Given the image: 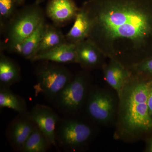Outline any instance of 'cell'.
Instances as JSON below:
<instances>
[{"label":"cell","instance_id":"obj_1","mask_svg":"<svg viewBox=\"0 0 152 152\" xmlns=\"http://www.w3.org/2000/svg\"><path fill=\"white\" fill-rule=\"evenodd\" d=\"M82 7L91 21L88 39L105 56L131 68L152 56V0H88Z\"/></svg>","mask_w":152,"mask_h":152},{"label":"cell","instance_id":"obj_2","mask_svg":"<svg viewBox=\"0 0 152 152\" xmlns=\"http://www.w3.org/2000/svg\"><path fill=\"white\" fill-rule=\"evenodd\" d=\"M150 80L135 74L126 82L119 96L117 135L137 138L152 130L147 99Z\"/></svg>","mask_w":152,"mask_h":152},{"label":"cell","instance_id":"obj_3","mask_svg":"<svg viewBox=\"0 0 152 152\" xmlns=\"http://www.w3.org/2000/svg\"><path fill=\"white\" fill-rule=\"evenodd\" d=\"M44 21L43 11L36 3L17 11L5 28L3 46L10 51L18 53L23 41Z\"/></svg>","mask_w":152,"mask_h":152},{"label":"cell","instance_id":"obj_4","mask_svg":"<svg viewBox=\"0 0 152 152\" xmlns=\"http://www.w3.org/2000/svg\"><path fill=\"white\" fill-rule=\"evenodd\" d=\"M48 62L37 70V83L34 89L36 94L42 95L47 99L53 102L73 78L65 67Z\"/></svg>","mask_w":152,"mask_h":152},{"label":"cell","instance_id":"obj_5","mask_svg":"<svg viewBox=\"0 0 152 152\" xmlns=\"http://www.w3.org/2000/svg\"><path fill=\"white\" fill-rule=\"evenodd\" d=\"M93 134L92 128L88 124L66 117L60 118L57 125L56 141L66 151H73L86 145Z\"/></svg>","mask_w":152,"mask_h":152},{"label":"cell","instance_id":"obj_6","mask_svg":"<svg viewBox=\"0 0 152 152\" xmlns=\"http://www.w3.org/2000/svg\"><path fill=\"white\" fill-rule=\"evenodd\" d=\"M86 77L79 74L72 79L53 102L60 111L66 115H73L78 111L84 103L88 93Z\"/></svg>","mask_w":152,"mask_h":152},{"label":"cell","instance_id":"obj_7","mask_svg":"<svg viewBox=\"0 0 152 152\" xmlns=\"http://www.w3.org/2000/svg\"><path fill=\"white\" fill-rule=\"evenodd\" d=\"M86 111L92 119L101 124L111 121L115 113V102L110 93L95 88L88 95Z\"/></svg>","mask_w":152,"mask_h":152},{"label":"cell","instance_id":"obj_8","mask_svg":"<svg viewBox=\"0 0 152 152\" xmlns=\"http://www.w3.org/2000/svg\"><path fill=\"white\" fill-rule=\"evenodd\" d=\"M28 115L38 129L47 137L52 145L58 150L56 132L60 118L58 114L48 106L37 104L29 112Z\"/></svg>","mask_w":152,"mask_h":152},{"label":"cell","instance_id":"obj_9","mask_svg":"<svg viewBox=\"0 0 152 152\" xmlns=\"http://www.w3.org/2000/svg\"><path fill=\"white\" fill-rule=\"evenodd\" d=\"M36 127L35 124L28 114H19L11 121L6 135L15 151L22 152L25 143Z\"/></svg>","mask_w":152,"mask_h":152},{"label":"cell","instance_id":"obj_10","mask_svg":"<svg viewBox=\"0 0 152 152\" xmlns=\"http://www.w3.org/2000/svg\"><path fill=\"white\" fill-rule=\"evenodd\" d=\"M79 9L73 0H50L46 12L52 21L60 26L75 20Z\"/></svg>","mask_w":152,"mask_h":152},{"label":"cell","instance_id":"obj_11","mask_svg":"<svg viewBox=\"0 0 152 152\" xmlns=\"http://www.w3.org/2000/svg\"><path fill=\"white\" fill-rule=\"evenodd\" d=\"M110 61L104 68V79L119 96L123 87L133 75L129 69L119 61L110 59Z\"/></svg>","mask_w":152,"mask_h":152},{"label":"cell","instance_id":"obj_12","mask_svg":"<svg viewBox=\"0 0 152 152\" xmlns=\"http://www.w3.org/2000/svg\"><path fill=\"white\" fill-rule=\"evenodd\" d=\"M31 60L59 64L77 63L76 44L66 42L48 51L36 55Z\"/></svg>","mask_w":152,"mask_h":152},{"label":"cell","instance_id":"obj_13","mask_svg":"<svg viewBox=\"0 0 152 152\" xmlns=\"http://www.w3.org/2000/svg\"><path fill=\"white\" fill-rule=\"evenodd\" d=\"M77 63L83 67L92 69L99 66L106 57L91 41L86 39L76 44Z\"/></svg>","mask_w":152,"mask_h":152},{"label":"cell","instance_id":"obj_14","mask_svg":"<svg viewBox=\"0 0 152 152\" xmlns=\"http://www.w3.org/2000/svg\"><path fill=\"white\" fill-rule=\"evenodd\" d=\"M91 21L83 7L79 8L73 26L66 36L67 42L77 44L88 39L91 30Z\"/></svg>","mask_w":152,"mask_h":152},{"label":"cell","instance_id":"obj_15","mask_svg":"<svg viewBox=\"0 0 152 152\" xmlns=\"http://www.w3.org/2000/svg\"><path fill=\"white\" fill-rule=\"evenodd\" d=\"M21 80L18 64L1 51L0 55V86L10 87Z\"/></svg>","mask_w":152,"mask_h":152},{"label":"cell","instance_id":"obj_16","mask_svg":"<svg viewBox=\"0 0 152 152\" xmlns=\"http://www.w3.org/2000/svg\"><path fill=\"white\" fill-rule=\"evenodd\" d=\"M0 108L11 109L19 114H28L27 106L25 100L13 92L10 87L0 86Z\"/></svg>","mask_w":152,"mask_h":152},{"label":"cell","instance_id":"obj_17","mask_svg":"<svg viewBox=\"0 0 152 152\" xmlns=\"http://www.w3.org/2000/svg\"><path fill=\"white\" fill-rule=\"evenodd\" d=\"M45 25V21L42 23L37 28L23 41L19 48L18 53L26 59L30 60L37 55Z\"/></svg>","mask_w":152,"mask_h":152},{"label":"cell","instance_id":"obj_18","mask_svg":"<svg viewBox=\"0 0 152 152\" xmlns=\"http://www.w3.org/2000/svg\"><path fill=\"white\" fill-rule=\"evenodd\" d=\"M66 42V36L61 30L52 25L46 24L37 55L48 51Z\"/></svg>","mask_w":152,"mask_h":152},{"label":"cell","instance_id":"obj_19","mask_svg":"<svg viewBox=\"0 0 152 152\" xmlns=\"http://www.w3.org/2000/svg\"><path fill=\"white\" fill-rule=\"evenodd\" d=\"M51 145L47 137L36 126L25 143L22 152H46Z\"/></svg>","mask_w":152,"mask_h":152},{"label":"cell","instance_id":"obj_20","mask_svg":"<svg viewBox=\"0 0 152 152\" xmlns=\"http://www.w3.org/2000/svg\"><path fill=\"white\" fill-rule=\"evenodd\" d=\"M18 5L14 0H0V24L2 30L17 12Z\"/></svg>","mask_w":152,"mask_h":152},{"label":"cell","instance_id":"obj_21","mask_svg":"<svg viewBox=\"0 0 152 152\" xmlns=\"http://www.w3.org/2000/svg\"><path fill=\"white\" fill-rule=\"evenodd\" d=\"M130 69L135 74L152 77V56L134 65Z\"/></svg>","mask_w":152,"mask_h":152},{"label":"cell","instance_id":"obj_22","mask_svg":"<svg viewBox=\"0 0 152 152\" xmlns=\"http://www.w3.org/2000/svg\"><path fill=\"white\" fill-rule=\"evenodd\" d=\"M147 105H148L149 113L151 116L152 117V79H151L150 80L149 86Z\"/></svg>","mask_w":152,"mask_h":152},{"label":"cell","instance_id":"obj_23","mask_svg":"<svg viewBox=\"0 0 152 152\" xmlns=\"http://www.w3.org/2000/svg\"><path fill=\"white\" fill-rule=\"evenodd\" d=\"M146 151L152 152V138L148 142L146 148Z\"/></svg>","mask_w":152,"mask_h":152},{"label":"cell","instance_id":"obj_24","mask_svg":"<svg viewBox=\"0 0 152 152\" xmlns=\"http://www.w3.org/2000/svg\"><path fill=\"white\" fill-rule=\"evenodd\" d=\"M18 5H21L24 3L25 0H14Z\"/></svg>","mask_w":152,"mask_h":152},{"label":"cell","instance_id":"obj_25","mask_svg":"<svg viewBox=\"0 0 152 152\" xmlns=\"http://www.w3.org/2000/svg\"><path fill=\"white\" fill-rule=\"evenodd\" d=\"M44 0H36L35 3L36 4H39L41 3H42V2Z\"/></svg>","mask_w":152,"mask_h":152}]
</instances>
